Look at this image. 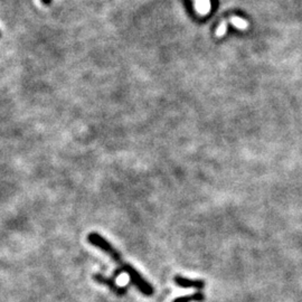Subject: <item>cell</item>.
I'll use <instances>...</instances> for the list:
<instances>
[{
    "mask_svg": "<svg viewBox=\"0 0 302 302\" xmlns=\"http://www.w3.org/2000/svg\"><path fill=\"white\" fill-rule=\"evenodd\" d=\"M231 23L234 27H236L238 29H247L249 27V23L247 22V20L243 18L236 17V16L231 18Z\"/></svg>",
    "mask_w": 302,
    "mask_h": 302,
    "instance_id": "cell-5",
    "label": "cell"
},
{
    "mask_svg": "<svg viewBox=\"0 0 302 302\" xmlns=\"http://www.w3.org/2000/svg\"><path fill=\"white\" fill-rule=\"evenodd\" d=\"M93 279L96 281L98 283H101V284H104L106 285L107 288H110L113 292L117 295H125L127 293V288L126 286H119L114 281V278H106V276L102 275L101 273H96L93 275Z\"/></svg>",
    "mask_w": 302,
    "mask_h": 302,
    "instance_id": "cell-1",
    "label": "cell"
},
{
    "mask_svg": "<svg viewBox=\"0 0 302 302\" xmlns=\"http://www.w3.org/2000/svg\"><path fill=\"white\" fill-rule=\"evenodd\" d=\"M175 283L180 286V288H195L197 290H202L205 286V282L203 280H189L180 275H175Z\"/></svg>",
    "mask_w": 302,
    "mask_h": 302,
    "instance_id": "cell-2",
    "label": "cell"
},
{
    "mask_svg": "<svg viewBox=\"0 0 302 302\" xmlns=\"http://www.w3.org/2000/svg\"><path fill=\"white\" fill-rule=\"evenodd\" d=\"M226 30H227V22L226 20H223L216 30V36L217 37H222V36L226 34Z\"/></svg>",
    "mask_w": 302,
    "mask_h": 302,
    "instance_id": "cell-6",
    "label": "cell"
},
{
    "mask_svg": "<svg viewBox=\"0 0 302 302\" xmlns=\"http://www.w3.org/2000/svg\"><path fill=\"white\" fill-rule=\"evenodd\" d=\"M205 300V295L199 291L191 295H185V296H179L176 298L172 302H203Z\"/></svg>",
    "mask_w": 302,
    "mask_h": 302,
    "instance_id": "cell-3",
    "label": "cell"
},
{
    "mask_svg": "<svg viewBox=\"0 0 302 302\" xmlns=\"http://www.w3.org/2000/svg\"><path fill=\"white\" fill-rule=\"evenodd\" d=\"M195 9L199 15H207L211 10V0H195Z\"/></svg>",
    "mask_w": 302,
    "mask_h": 302,
    "instance_id": "cell-4",
    "label": "cell"
}]
</instances>
